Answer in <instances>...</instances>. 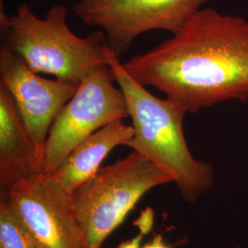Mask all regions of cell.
Listing matches in <instances>:
<instances>
[{
	"instance_id": "6da1fadb",
	"label": "cell",
	"mask_w": 248,
	"mask_h": 248,
	"mask_svg": "<svg viewBox=\"0 0 248 248\" xmlns=\"http://www.w3.org/2000/svg\"><path fill=\"white\" fill-rule=\"evenodd\" d=\"M124 70L186 113L248 100V20L202 9L173 37L125 62Z\"/></svg>"
},
{
	"instance_id": "5b68a950",
	"label": "cell",
	"mask_w": 248,
	"mask_h": 248,
	"mask_svg": "<svg viewBox=\"0 0 248 248\" xmlns=\"http://www.w3.org/2000/svg\"><path fill=\"white\" fill-rule=\"evenodd\" d=\"M108 65L89 70L71 99L55 118L44 150V171L53 174L72 150L110 123L129 118L123 90Z\"/></svg>"
},
{
	"instance_id": "30bf717a",
	"label": "cell",
	"mask_w": 248,
	"mask_h": 248,
	"mask_svg": "<svg viewBox=\"0 0 248 248\" xmlns=\"http://www.w3.org/2000/svg\"><path fill=\"white\" fill-rule=\"evenodd\" d=\"M133 126L118 120L102 127L78 143L53 173L67 191L73 193L80 185L94 177L108 155L133 138Z\"/></svg>"
},
{
	"instance_id": "52a82bcc",
	"label": "cell",
	"mask_w": 248,
	"mask_h": 248,
	"mask_svg": "<svg viewBox=\"0 0 248 248\" xmlns=\"http://www.w3.org/2000/svg\"><path fill=\"white\" fill-rule=\"evenodd\" d=\"M5 195L42 248H87L72 193L53 174L27 177Z\"/></svg>"
},
{
	"instance_id": "5bb4252c",
	"label": "cell",
	"mask_w": 248,
	"mask_h": 248,
	"mask_svg": "<svg viewBox=\"0 0 248 248\" xmlns=\"http://www.w3.org/2000/svg\"><path fill=\"white\" fill-rule=\"evenodd\" d=\"M143 236H144L143 234L139 232V234L136 235L135 237H133V239L124 241L116 248H140V245H141Z\"/></svg>"
},
{
	"instance_id": "8fae6325",
	"label": "cell",
	"mask_w": 248,
	"mask_h": 248,
	"mask_svg": "<svg viewBox=\"0 0 248 248\" xmlns=\"http://www.w3.org/2000/svg\"><path fill=\"white\" fill-rule=\"evenodd\" d=\"M0 248H42L5 195H0Z\"/></svg>"
},
{
	"instance_id": "3957f363",
	"label": "cell",
	"mask_w": 248,
	"mask_h": 248,
	"mask_svg": "<svg viewBox=\"0 0 248 248\" xmlns=\"http://www.w3.org/2000/svg\"><path fill=\"white\" fill-rule=\"evenodd\" d=\"M68 9L54 5L45 18L37 17L27 4L13 15L0 10L4 46L38 74L80 82L92 68L108 65L106 37L98 31L82 38L67 24Z\"/></svg>"
},
{
	"instance_id": "ba28073f",
	"label": "cell",
	"mask_w": 248,
	"mask_h": 248,
	"mask_svg": "<svg viewBox=\"0 0 248 248\" xmlns=\"http://www.w3.org/2000/svg\"><path fill=\"white\" fill-rule=\"evenodd\" d=\"M0 85L10 93L29 133L45 150L55 118L74 96L79 82L45 78L2 45Z\"/></svg>"
},
{
	"instance_id": "4fadbf2b",
	"label": "cell",
	"mask_w": 248,
	"mask_h": 248,
	"mask_svg": "<svg viewBox=\"0 0 248 248\" xmlns=\"http://www.w3.org/2000/svg\"><path fill=\"white\" fill-rule=\"evenodd\" d=\"M142 248H171L170 247H169L167 244H166V242H165V240H164V237H163V235L161 234V233H157V234H155L152 240H151L150 242H148V243H146Z\"/></svg>"
},
{
	"instance_id": "277c9868",
	"label": "cell",
	"mask_w": 248,
	"mask_h": 248,
	"mask_svg": "<svg viewBox=\"0 0 248 248\" xmlns=\"http://www.w3.org/2000/svg\"><path fill=\"white\" fill-rule=\"evenodd\" d=\"M169 182L168 174L135 151L100 168L72 193L87 248H101L145 193Z\"/></svg>"
},
{
	"instance_id": "9c48e42d",
	"label": "cell",
	"mask_w": 248,
	"mask_h": 248,
	"mask_svg": "<svg viewBox=\"0 0 248 248\" xmlns=\"http://www.w3.org/2000/svg\"><path fill=\"white\" fill-rule=\"evenodd\" d=\"M44 171V149L32 139L9 91L0 85V193Z\"/></svg>"
},
{
	"instance_id": "7c38bea8",
	"label": "cell",
	"mask_w": 248,
	"mask_h": 248,
	"mask_svg": "<svg viewBox=\"0 0 248 248\" xmlns=\"http://www.w3.org/2000/svg\"><path fill=\"white\" fill-rule=\"evenodd\" d=\"M155 223V212L153 208L146 207L144 210H142L139 217L133 222V225L138 228L139 232L143 235H146L150 233L153 230Z\"/></svg>"
},
{
	"instance_id": "7a4b0ae2",
	"label": "cell",
	"mask_w": 248,
	"mask_h": 248,
	"mask_svg": "<svg viewBox=\"0 0 248 248\" xmlns=\"http://www.w3.org/2000/svg\"><path fill=\"white\" fill-rule=\"evenodd\" d=\"M108 66L123 90L133 136L126 146L149 160L177 184L182 199L193 203L214 184L213 166L196 159L183 131L186 111L168 98H156L124 70L108 48Z\"/></svg>"
},
{
	"instance_id": "8992f818",
	"label": "cell",
	"mask_w": 248,
	"mask_h": 248,
	"mask_svg": "<svg viewBox=\"0 0 248 248\" xmlns=\"http://www.w3.org/2000/svg\"><path fill=\"white\" fill-rule=\"evenodd\" d=\"M210 0H75L74 14L82 22L98 28L117 57L150 31L177 33Z\"/></svg>"
}]
</instances>
